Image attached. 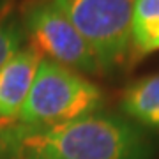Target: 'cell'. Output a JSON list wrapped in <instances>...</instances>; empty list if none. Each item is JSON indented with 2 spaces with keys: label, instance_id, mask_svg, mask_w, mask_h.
I'll use <instances>...</instances> for the list:
<instances>
[{
  "label": "cell",
  "instance_id": "obj_9",
  "mask_svg": "<svg viewBox=\"0 0 159 159\" xmlns=\"http://www.w3.org/2000/svg\"><path fill=\"white\" fill-rule=\"evenodd\" d=\"M0 159H18L11 125L0 127Z\"/></svg>",
  "mask_w": 159,
  "mask_h": 159
},
{
  "label": "cell",
  "instance_id": "obj_5",
  "mask_svg": "<svg viewBox=\"0 0 159 159\" xmlns=\"http://www.w3.org/2000/svg\"><path fill=\"white\" fill-rule=\"evenodd\" d=\"M41 58L32 46L21 48L0 66V127L16 124Z\"/></svg>",
  "mask_w": 159,
  "mask_h": 159
},
{
  "label": "cell",
  "instance_id": "obj_6",
  "mask_svg": "<svg viewBox=\"0 0 159 159\" xmlns=\"http://www.w3.org/2000/svg\"><path fill=\"white\" fill-rule=\"evenodd\" d=\"M120 108L124 117L140 127L159 131V73L129 83L122 94Z\"/></svg>",
  "mask_w": 159,
  "mask_h": 159
},
{
  "label": "cell",
  "instance_id": "obj_1",
  "mask_svg": "<svg viewBox=\"0 0 159 159\" xmlns=\"http://www.w3.org/2000/svg\"><path fill=\"white\" fill-rule=\"evenodd\" d=\"M11 127L18 159H152L143 127L101 110L48 127Z\"/></svg>",
  "mask_w": 159,
  "mask_h": 159
},
{
  "label": "cell",
  "instance_id": "obj_2",
  "mask_svg": "<svg viewBox=\"0 0 159 159\" xmlns=\"http://www.w3.org/2000/svg\"><path fill=\"white\" fill-rule=\"evenodd\" d=\"M101 89L81 73L41 58L16 124L48 127L96 113L102 108Z\"/></svg>",
  "mask_w": 159,
  "mask_h": 159
},
{
  "label": "cell",
  "instance_id": "obj_3",
  "mask_svg": "<svg viewBox=\"0 0 159 159\" xmlns=\"http://www.w3.org/2000/svg\"><path fill=\"white\" fill-rule=\"evenodd\" d=\"M90 46L101 73L127 60L133 50L134 0H53Z\"/></svg>",
  "mask_w": 159,
  "mask_h": 159
},
{
  "label": "cell",
  "instance_id": "obj_4",
  "mask_svg": "<svg viewBox=\"0 0 159 159\" xmlns=\"http://www.w3.org/2000/svg\"><path fill=\"white\" fill-rule=\"evenodd\" d=\"M25 32L32 37L34 48L48 60L76 73H101L90 46L53 0L35 2L27 9Z\"/></svg>",
  "mask_w": 159,
  "mask_h": 159
},
{
  "label": "cell",
  "instance_id": "obj_7",
  "mask_svg": "<svg viewBox=\"0 0 159 159\" xmlns=\"http://www.w3.org/2000/svg\"><path fill=\"white\" fill-rule=\"evenodd\" d=\"M131 35L140 57L159 50V0H134Z\"/></svg>",
  "mask_w": 159,
  "mask_h": 159
},
{
  "label": "cell",
  "instance_id": "obj_8",
  "mask_svg": "<svg viewBox=\"0 0 159 159\" xmlns=\"http://www.w3.org/2000/svg\"><path fill=\"white\" fill-rule=\"evenodd\" d=\"M25 48V30L14 20L0 16V66Z\"/></svg>",
  "mask_w": 159,
  "mask_h": 159
}]
</instances>
